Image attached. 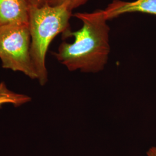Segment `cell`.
I'll use <instances>...</instances> for the list:
<instances>
[{"mask_svg":"<svg viewBox=\"0 0 156 156\" xmlns=\"http://www.w3.org/2000/svg\"><path fill=\"white\" fill-rule=\"evenodd\" d=\"M74 16L82 22V28L62 33L64 38L71 37L74 41L62 42L54 56L69 71L99 73L105 67L111 50L110 28L104 10L79 12Z\"/></svg>","mask_w":156,"mask_h":156,"instance_id":"1","label":"cell"},{"mask_svg":"<svg viewBox=\"0 0 156 156\" xmlns=\"http://www.w3.org/2000/svg\"><path fill=\"white\" fill-rule=\"evenodd\" d=\"M71 13L66 5L30 6L28 28L31 36V56L37 80L42 86L46 84L48 79L46 57L49 47L58 34L69 29Z\"/></svg>","mask_w":156,"mask_h":156,"instance_id":"2","label":"cell"},{"mask_svg":"<svg viewBox=\"0 0 156 156\" xmlns=\"http://www.w3.org/2000/svg\"><path fill=\"white\" fill-rule=\"evenodd\" d=\"M31 36L28 25L0 26V60L2 67L38 79L31 56Z\"/></svg>","mask_w":156,"mask_h":156,"instance_id":"3","label":"cell"},{"mask_svg":"<svg viewBox=\"0 0 156 156\" xmlns=\"http://www.w3.org/2000/svg\"><path fill=\"white\" fill-rule=\"evenodd\" d=\"M29 9L26 0H0V26L28 25Z\"/></svg>","mask_w":156,"mask_h":156,"instance_id":"4","label":"cell"},{"mask_svg":"<svg viewBox=\"0 0 156 156\" xmlns=\"http://www.w3.org/2000/svg\"><path fill=\"white\" fill-rule=\"evenodd\" d=\"M104 12L108 20L123 14L133 12L156 15V0H135L134 1L113 0L104 9Z\"/></svg>","mask_w":156,"mask_h":156,"instance_id":"5","label":"cell"},{"mask_svg":"<svg viewBox=\"0 0 156 156\" xmlns=\"http://www.w3.org/2000/svg\"><path fill=\"white\" fill-rule=\"evenodd\" d=\"M31 101L30 96L13 92L7 87L4 82L0 83V106L9 104L15 107H19Z\"/></svg>","mask_w":156,"mask_h":156,"instance_id":"6","label":"cell"},{"mask_svg":"<svg viewBox=\"0 0 156 156\" xmlns=\"http://www.w3.org/2000/svg\"><path fill=\"white\" fill-rule=\"evenodd\" d=\"M89 0H50L49 5L52 6L66 5L71 11H73V9L84 5Z\"/></svg>","mask_w":156,"mask_h":156,"instance_id":"7","label":"cell"},{"mask_svg":"<svg viewBox=\"0 0 156 156\" xmlns=\"http://www.w3.org/2000/svg\"><path fill=\"white\" fill-rule=\"evenodd\" d=\"M50 0H26L30 6L41 7L49 4Z\"/></svg>","mask_w":156,"mask_h":156,"instance_id":"8","label":"cell"},{"mask_svg":"<svg viewBox=\"0 0 156 156\" xmlns=\"http://www.w3.org/2000/svg\"><path fill=\"white\" fill-rule=\"evenodd\" d=\"M147 156H156V147L154 146L150 148L147 151Z\"/></svg>","mask_w":156,"mask_h":156,"instance_id":"9","label":"cell"}]
</instances>
